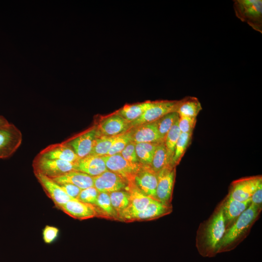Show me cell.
I'll return each instance as SVG.
<instances>
[{"instance_id": "4dcf8cb0", "label": "cell", "mask_w": 262, "mask_h": 262, "mask_svg": "<svg viewBox=\"0 0 262 262\" xmlns=\"http://www.w3.org/2000/svg\"><path fill=\"white\" fill-rule=\"evenodd\" d=\"M179 119L175 123V124L170 129L164 140L168 157L170 160L171 165L176 144L181 133L178 126Z\"/></svg>"}, {"instance_id": "7402d4cb", "label": "cell", "mask_w": 262, "mask_h": 262, "mask_svg": "<svg viewBox=\"0 0 262 262\" xmlns=\"http://www.w3.org/2000/svg\"><path fill=\"white\" fill-rule=\"evenodd\" d=\"M93 177L82 172L73 170L52 180L59 184L70 183L82 190L94 186Z\"/></svg>"}, {"instance_id": "5b68a950", "label": "cell", "mask_w": 262, "mask_h": 262, "mask_svg": "<svg viewBox=\"0 0 262 262\" xmlns=\"http://www.w3.org/2000/svg\"><path fill=\"white\" fill-rule=\"evenodd\" d=\"M22 141L21 131L13 124L8 122L0 125V159L12 156Z\"/></svg>"}, {"instance_id": "cb8c5ba5", "label": "cell", "mask_w": 262, "mask_h": 262, "mask_svg": "<svg viewBox=\"0 0 262 262\" xmlns=\"http://www.w3.org/2000/svg\"><path fill=\"white\" fill-rule=\"evenodd\" d=\"M151 101L132 104H126L116 113L127 121L132 122L138 119L150 104Z\"/></svg>"}, {"instance_id": "8d00e7d4", "label": "cell", "mask_w": 262, "mask_h": 262, "mask_svg": "<svg viewBox=\"0 0 262 262\" xmlns=\"http://www.w3.org/2000/svg\"><path fill=\"white\" fill-rule=\"evenodd\" d=\"M59 229L52 226L46 225L42 232L44 242L47 244L53 243L58 236Z\"/></svg>"}, {"instance_id": "f546056e", "label": "cell", "mask_w": 262, "mask_h": 262, "mask_svg": "<svg viewBox=\"0 0 262 262\" xmlns=\"http://www.w3.org/2000/svg\"><path fill=\"white\" fill-rule=\"evenodd\" d=\"M192 133H181L176 144L172 161L173 167L178 164L190 144Z\"/></svg>"}, {"instance_id": "9c48e42d", "label": "cell", "mask_w": 262, "mask_h": 262, "mask_svg": "<svg viewBox=\"0 0 262 262\" xmlns=\"http://www.w3.org/2000/svg\"><path fill=\"white\" fill-rule=\"evenodd\" d=\"M94 187L99 193L127 190L129 182L122 176L109 170L93 177Z\"/></svg>"}, {"instance_id": "ab89813d", "label": "cell", "mask_w": 262, "mask_h": 262, "mask_svg": "<svg viewBox=\"0 0 262 262\" xmlns=\"http://www.w3.org/2000/svg\"><path fill=\"white\" fill-rule=\"evenodd\" d=\"M8 122V121L6 119V118L0 115V125L6 124Z\"/></svg>"}, {"instance_id": "d6986e66", "label": "cell", "mask_w": 262, "mask_h": 262, "mask_svg": "<svg viewBox=\"0 0 262 262\" xmlns=\"http://www.w3.org/2000/svg\"><path fill=\"white\" fill-rule=\"evenodd\" d=\"M75 170L95 177L108 169L102 156L88 155L74 163Z\"/></svg>"}, {"instance_id": "74e56055", "label": "cell", "mask_w": 262, "mask_h": 262, "mask_svg": "<svg viewBox=\"0 0 262 262\" xmlns=\"http://www.w3.org/2000/svg\"><path fill=\"white\" fill-rule=\"evenodd\" d=\"M59 185L69 197L72 199H77L82 190L81 188L70 183H63Z\"/></svg>"}, {"instance_id": "8992f818", "label": "cell", "mask_w": 262, "mask_h": 262, "mask_svg": "<svg viewBox=\"0 0 262 262\" xmlns=\"http://www.w3.org/2000/svg\"><path fill=\"white\" fill-rule=\"evenodd\" d=\"M180 102V100L151 101L143 114L137 120L131 122L132 128L154 122L168 113L176 112Z\"/></svg>"}, {"instance_id": "603a6c76", "label": "cell", "mask_w": 262, "mask_h": 262, "mask_svg": "<svg viewBox=\"0 0 262 262\" xmlns=\"http://www.w3.org/2000/svg\"><path fill=\"white\" fill-rule=\"evenodd\" d=\"M202 109V106L197 98L188 96L180 100L176 112L179 116L196 118Z\"/></svg>"}, {"instance_id": "4316f807", "label": "cell", "mask_w": 262, "mask_h": 262, "mask_svg": "<svg viewBox=\"0 0 262 262\" xmlns=\"http://www.w3.org/2000/svg\"><path fill=\"white\" fill-rule=\"evenodd\" d=\"M117 136H98L94 140L90 154L99 156L107 155Z\"/></svg>"}, {"instance_id": "83f0119b", "label": "cell", "mask_w": 262, "mask_h": 262, "mask_svg": "<svg viewBox=\"0 0 262 262\" xmlns=\"http://www.w3.org/2000/svg\"><path fill=\"white\" fill-rule=\"evenodd\" d=\"M112 205L118 215L130 205V194L127 191L121 190L109 194Z\"/></svg>"}, {"instance_id": "d6a6232c", "label": "cell", "mask_w": 262, "mask_h": 262, "mask_svg": "<svg viewBox=\"0 0 262 262\" xmlns=\"http://www.w3.org/2000/svg\"><path fill=\"white\" fill-rule=\"evenodd\" d=\"M131 141V129L126 132L117 136L107 155H113L120 153Z\"/></svg>"}, {"instance_id": "30bf717a", "label": "cell", "mask_w": 262, "mask_h": 262, "mask_svg": "<svg viewBox=\"0 0 262 262\" xmlns=\"http://www.w3.org/2000/svg\"><path fill=\"white\" fill-rule=\"evenodd\" d=\"M175 167L168 166L158 173L156 199L170 204L175 178Z\"/></svg>"}, {"instance_id": "d590c367", "label": "cell", "mask_w": 262, "mask_h": 262, "mask_svg": "<svg viewBox=\"0 0 262 262\" xmlns=\"http://www.w3.org/2000/svg\"><path fill=\"white\" fill-rule=\"evenodd\" d=\"M126 160L132 163H139L135 150V143L131 141L120 153Z\"/></svg>"}, {"instance_id": "9a60e30c", "label": "cell", "mask_w": 262, "mask_h": 262, "mask_svg": "<svg viewBox=\"0 0 262 262\" xmlns=\"http://www.w3.org/2000/svg\"><path fill=\"white\" fill-rule=\"evenodd\" d=\"M34 175L48 197L57 208H59L67 201L74 199L69 197L61 186L52 179L40 173H34Z\"/></svg>"}, {"instance_id": "836d02e7", "label": "cell", "mask_w": 262, "mask_h": 262, "mask_svg": "<svg viewBox=\"0 0 262 262\" xmlns=\"http://www.w3.org/2000/svg\"><path fill=\"white\" fill-rule=\"evenodd\" d=\"M99 192L94 187H90L81 190L77 199L84 203L95 205Z\"/></svg>"}, {"instance_id": "e0dca14e", "label": "cell", "mask_w": 262, "mask_h": 262, "mask_svg": "<svg viewBox=\"0 0 262 262\" xmlns=\"http://www.w3.org/2000/svg\"><path fill=\"white\" fill-rule=\"evenodd\" d=\"M38 155L47 159L60 160L73 163L80 159L73 150L64 142L48 146Z\"/></svg>"}, {"instance_id": "d4e9b609", "label": "cell", "mask_w": 262, "mask_h": 262, "mask_svg": "<svg viewBox=\"0 0 262 262\" xmlns=\"http://www.w3.org/2000/svg\"><path fill=\"white\" fill-rule=\"evenodd\" d=\"M168 166H172L171 162L164 142H161L156 146L150 167L155 172L158 173L162 169Z\"/></svg>"}, {"instance_id": "6da1fadb", "label": "cell", "mask_w": 262, "mask_h": 262, "mask_svg": "<svg viewBox=\"0 0 262 262\" xmlns=\"http://www.w3.org/2000/svg\"><path fill=\"white\" fill-rule=\"evenodd\" d=\"M225 230L226 222L221 202L210 217L198 227L196 246L199 254L209 258L217 254V247Z\"/></svg>"}, {"instance_id": "e575fe53", "label": "cell", "mask_w": 262, "mask_h": 262, "mask_svg": "<svg viewBox=\"0 0 262 262\" xmlns=\"http://www.w3.org/2000/svg\"><path fill=\"white\" fill-rule=\"evenodd\" d=\"M196 121V117L179 116L178 126L181 133H193Z\"/></svg>"}, {"instance_id": "ba28073f", "label": "cell", "mask_w": 262, "mask_h": 262, "mask_svg": "<svg viewBox=\"0 0 262 262\" xmlns=\"http://www.w3.org/2000/svg\"><path fill=\"white\" fill-rule=\"evenodd\" d=\"M262 184V176L243 178L231 183L227 195L235 200L245 201L250 199L254 192Z\"/></svg>"}, {"instance_id": "ac0fdd59", "label": "cell", "mask_w": 262, "mask_h": 262, "mask_svg": "<svg viewBox=\"0 0 262 262\" xmlns=\"http://www.w3.org/2000/svg\"><path fill=\"white\" fill-rule=\"evenodd\" d=\"M171 211L170 204H165L153 199L144 210L132 214L126 221L155 219L169 213Z\"/></svg>"}, {"instance_id": "f1b7e54d", "label": "cell", "mask_w": 262, "mask_h": 262, "mask_svg": "<svg viewBox=\"0 0 262 262\" xmlns=\"http://www.w3.org/2000/svg\"><path fill=\"white\" fill-rule=\"evenodd\" d=\"M177 112L168 113L155 121L162 141H164L165 136L175 123L179 119Z\"/></svg>"}, {"instance_id": "3957f363", "label": "cell", "mask_w": 262, "mask_h": 262, "mask_svg": "<svg viewBox=\"0 0 262 262\" xmlns=\"http://www.w3.org/2000/svg\"><path fill=\"white\" fill-rule=\"evenodd\" d=\"M233 7L236 16L240 20L262 33V0H235Z\"/></svg>"}, {"instance_id": "8fae6325", "label": "cell", "mask_w": 262, "mask_h": 262, "mask_svg": "<svg viewBox=\"0 0 262 262\" xmlns=\"http://www.w3.org/2000/svg\"><path fill=\"white\" fill-rule=\"evenodd\" d=\"M132 128L131 123L116 113L103 119L97 127L98 136H116Z\"/></svg>"}, {"instance_id": "2e32d148", "label": "cell", "mask_w": 262, "mask_h": 262, "mask_svg": "<svg viewBox=\"0 0 262 262\" xmlns=\"http://www.w3.org/2000/svg\"><path fill=\"white\" fill-rule=\"evenodd\" d=\"M58 209L69 216L80 220L93 218L97 214L95 206L82 202L78 199L70 200Z\"/></svg>"}, {"instance_id": "52a82bcc", "label": "cell", "mask_w": 262, "mask_h": 262, "mask_svg": "<svg viewBox=\"0 0 262 262\" xmlns=\"http://www.w3.org/2000/svg\"><path fill=\"white\" fill-rule=\"evenodd\" d=\"M102 157L108 170L122 176L129 182H134L135 176L144 166L140 163L126 160L120 153Z\"/></svg>"}, {"instance_id": "1f68e13d", "label": "cell", "mask_w": 262, "mask_h": 262, "mask_svg": "<svg viewBox=\"0 0 262 262\" xmlns=\"http://www.w3.org/2000/svg\"><path fill=\"white\" fill-rule=\"evenodd\" d=\"M104 214L111 217H118L116 211L112 205L109 194L99 193L95 205Z\"/></svg>"}, {"instance_id": "484cf974", "label": "cell", "mask_w": 262, "mask_h": 262, "mask_svg": "<svg viewBox=\"0 0 262 262\" xmlns=\"http://www.w3.org/2000/svg\"><path fill=\"white\" fill-rule=\"evenodd\" d=\"M158 143H135L136 153L140 163L144 165L150 166Z\"/></svg>"}, {"instance_id": "5bb4252c", "label": "cell", "mask_w": 262, "mask_h": 262, "mask_svg": "<svg viewBox=\"0 0 262 262\" xmlns=\"http://www.w3.org/2000/svg\"><path fill=\"white\" fill-rule=\"evenodd\" d=\"M157 182L158 173L147 165H144L134 179L135 185L142 193L155 199Z\"/></svg>"}, {"instance_id": "4fadbf2b", "label": "cell", "mask_w": 262, "mask_h": 262, "mask_svg": "<svg viewBox=\"0 0 262 262\" xmlns=\"http://www.w3.org/2000/svg\"><path fill=\"white\" fill-rule=\"evenodd\" d=\"M127 191L130 194V205L118 215V217L126 221L132 214L144 210L154 199L142 193L134 182H129Z\"/></svg>"}, {"instance_id": "7a4b0ae2", "label": "cell", "mask_w": 262, "mask_h": 262, "mask_svg": "<svg viewBox=\"0 0 262 262\" xmlns=\"http://www.w3.org/2000/svg\"><path fill=\"white\" fill-rule=\"evenodd\" d=\"M262 207L252 203L225 230L219 243L217 254L234 249L248 235L253 224L259 218Z\"/></svg>"}, {"instance_id": "ffe728a7", "label": "cell", "mask_w": 262, "mask_h": 262, "mask_svg": "<svg viewBox=\"0 0 262 262\" xmlns=\"http://www.w3.org/2000/svg\"><path fill=\"white\" fill-rule=\"evenodd\" d=\"M131 141L135 143H160L161 139L155 121L131 128Z\"/></svg>"}, {"instance_id": "f35d334b", "label": "cell", "mask_w": 262, "mask_h": 262, "mask_svg": "<svg viewBox=\"0 0 262 262\" xmlns=\"http://www.w3.org/2000/svg\"><path fill=\"white\" fill-rule=\"evenodd\" d=\"M250 199L252 203L262 207V184L254 192Z\"/></svg>"}, {"instance_id": "44dd1931", "label": "cell", "mask_w": 262, "mask_h": 262, "mask_svg": "<svg viewBox=\"0 0 262 262\" xmlns=\"http://www.w3.org/2000/svg\"><path fill=\"white\" fill-rule=\"evenodd\" d=\"M226 222V229L249 207L251 199L239 201L230 198L228 195L221 201Z\"/></svg>"}, {"instance_id": "277c9868", "label": "cell", "mask_w": 262, "mask_h": 262, "mask_svg": "<svg viewBox=\"0 0 262 262\" xmlns=\"http://www.w3.org/2000/svg\"><path fill=\"white\" fill-rule=\"evenodd\" d=\"M33 167L34 173H40L52 179L75 170L73 163L47 159L38 155L33 160Z\"/></svg>"}, {"instance_id": "7c38bea8", "label": "cell", "mask_w": 262, "mask_h": 262, "mask_svg": "<svg viewBox=\"0 0 262 262\" xmlns=\"http://www.w3.org/2000/svg\"><path fill=\"white\" fill-rule=\"evenodd\" d=\"M97 137V128L93 127L64 143L69 146L81 159L90 154Z\"/></svg>"}]
</instances>
